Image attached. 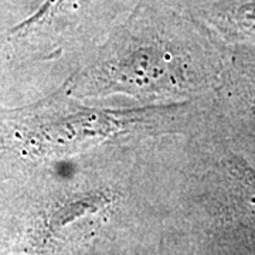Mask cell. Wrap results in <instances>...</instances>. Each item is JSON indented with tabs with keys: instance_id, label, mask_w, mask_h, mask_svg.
Listing matches in <instances>:
<instances>
[{
	"instance_id": "3957f363",
	"label": "cell",
	"mask_w": 255,
	"mask_h": 255,
	"mask_svg": "<svg viewBox=\"0 0 255 255\" xmlns=\"http://www.w3.org/2000/svg\"><path fill=\"white\" fill-rule=\"evenodd\" d=\"M228 166H230L231 173L241 183L243 189L248 196V200L255 210V169L248 166L244 160L238 157H233L231 160H228Z\"/></svg>"
},
{
	"instance_id": "7a4b0ae2",
	"label": "cell",
	"mask_w": 255,
	"mask_h": 255,
	"mask_svg": "<svg viewBox=\"0 0 255 255\" xmlns=\"http://www.w3.org/2000/svg\"><path fill=\"white\" fill-rule=\"evenodd\" d=\"M82 1H85V0H44V3L37 9L33 16H30L21 24H18L17 27L13 28V33L33 30L44 23H48L61 13L77 9Z\"/></svg>"
},
{
	"instance_id": "6da1fadb",
	"label": "cell",
	"mask_w": 255,
	"mask_h": 255,
	"mask_svg": "<svg viewBox=\"0 0 255 255\" xmlns=\"http://www.w3.org/2000/svg\"><path fill=\"white\" fill-rule=\"evenodd\" d=\"M170 54L157 47H137L127 55L119 54L117 61L107 65V80L111 87L121 90H147L164 88L167 81H176ZM176 84V82H174Z\"/></svg>"
}]
</instances>
